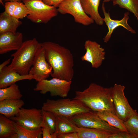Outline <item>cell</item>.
I'll use <instances>...</instances> for the list:
<instances>
[{
  "instance_id": "31",
  "label": "cell",
  "mask_w": 138,
  "mask_h": 138,
  "mask_svg": "<svg viewBox=\"0 0 138 138\" xmlns=\"http://www.w3.org/2000/svg\"><path fill=\"white\" fill-rule=\"evenodd\" d=\"M57 138H79L77 132H68L58 134Z\"/></svg>"
},
{
  "instance_id": "30",
  "label": "cell",
  "mask_w": 138,
  "mask_h": 138,
  "mask_svg": "<svg viewBox=\"0 0 138 138\" xmlns=\"http://www.w3.org/2000/svg\"><path fill=\"white\" fill-rule=\"evenodd\" d=\"M43 138H57V134L55 133L52 134L48 129L41 127Z\"/></svg>"
},
{
  "instance_id": "35",
  "label": "cell",
  "mask_w": 138,
  "mask_h": 138,
  "mask_svg": "<svg viewBox=\"0 0 138 138\" xmlns=\"http://www.w3.org/2000/svg\"><path fill=\"white\" fill-rule=\"evenodd\" d=\"M0 3L3 5L4 6V3L3 2V0H0Z\"/></svg>"
},
{
  "instance_id": "20",
  "label": "cell",
  "mask_w": 138,
  "mask_h": 138,
  "mask_svg": "<svg viewBox=\"0 0 138 138\" xmlns=\"http://www.w3.org/2000/svg\"><path fill=\"white\" fill-rule=\"evenodd\" d=\"M101 119L121 131L127 132L124 121L115 113L108 110L96 112Z\"/></svg>"
},
{
  "instance_id": "16",
  "label": "cell",
  "mask_w": 138,
  "mask_h": 138,
  "mask_svg": "<svg viewBox=\"0 0 138 138\" xmlns=\"http://www.w3.org/2000/svg\"><path fill=\"white\" fill-rule=\"evenodd\" d=\"M100 1V0H80V2L85 13L89 15L97 25L101 26L103 24L104 21L98 12Z\"/></svg>"
},
{
  "instance_id": "28",
  "label": "cell",
  "mask_w": 138,
  "mask_h": 138,
  "mask_svg": "<svg viewBox=\"0 0 138 138\" xmlns=\"http://www.w3.org/2000/svg\"><path fill=\"white\" fill-rule=\"evenodd\" d=\"M29 14L28 9L25 4L18 2L13 9L12 16L19 19L27 17Z\"/></svg>"
},
{
  "instance_id": "1",
  "label": "cell",
  "mask_w": 138,
  "mask_h": 138,
  "mask_svg": "<svg viewBox=\"0 0 138 138\" xmlns=\"http://www.w3.org/2000/svg\"><path fill=\"white\" fill-rule=\"evenodd\" d=\"M42 44L47 60L52 68L50 75L53 78L72 81L74 75V60L70 50L51 41L43 42Z\"/></svg>"
},
{
  "instance_id": "33",
  "label": "cell",
  "mask_w": 138,
  "mask_h": 138,
  "mask_svg": "<svg viewBox=\"0 0 138 138\" xmlns=\"http://www.w3.org/2000/svg\"><path fill=\"white\" fill-rule=\"evenodd\" d=\"M11 60L10 58H9L4 61L0 65V72L5 67L7 66V65L10 63Z\"/></svg>"
},
{
  "instance_id": "34",
  "label": "cell",
  "mask_w": 138,
  "mask_h": 138,
  "mask_svg": "<svg viewBox=\"0 0 138 138\" xmlns=\"http://www.w3.org/2000/svg\"><path fill=\"white\" fill-rule=\"evenodd\" d=\"M22 0H4V2H14L17 1L19 2H21Z\"/></svg>"
},
{
  "instance_id": "6",
  "label": "cell",
  "mask_w": 138,
  "mask_h": 138,
  "mask_svg": "<svg viewBox=\"0 0 138 138\" xmlns=\"http://www.w3.org/2000/svg\"><path fill=\"white\" fill-rule=\"evenodd\" d=\"M68 118L78 127L100 129L112 134L120 131L101 119L96 112L91 110L79 113Z\"/></svg>"
},
{
  "instance_id": "23",
  "label": "cell",
  "mask_w": 138,
  "mask_h": 138,
  "mask_svg": "<svg viewBox=\"0 0 138 138\" xmlns=\"http://www.w3.org/2000/svg\"><path fill=\"white\" fill-rule=\"evenodd\" d=\"M15 132L13 121L4 115L0 114V138H10Z\"/></svg>"
},
{
  "instance_id": "24",
  "label": "cell",
  "mask_w": 138,
  "mask_h": 138,
  "mask_svg": "<svg viewBox=\"0 0 138 138\" xmlns=\"http://www.w3.org/2000/svg\"><path fill=\"white\" fill-rule=\"evenodd\" d=\"M22 97L19 86L15 83L7 87L0 89V101L6 99H20Z\"/></svg>"
},
{
  "instance_id": "21",
  "label": "cell",
  "mask_w": 138,
  "mask_h": 138,
  "mask_svg": "<svg viewBox=\"0 0 138 138\" xmlns=\"http://www.w3.org/2000/svg\"><path fill=\"white\" fill-rule=\"evenodd\" d=\"M14 122V121H13ZM15 132L10 138H41V128L31 130L25 128L14 122Z\"/></svg>"
},
{
  "instance_id": "15",
  "label": "cell",
  "mask_w": 138,
  "mask_h": 138,
  "mask_svg": "<svg viewBox=\"0 0 138 138\" xmlns=\"http://www.w3.org/2000/svg\"><path fill=\"white\" fill-rule=\"evenodd\" d=\"M33 79L32 75L29 74L26 75H21L10 69L7 66L0 72V89L7 87L20 80Z\"/></svg>"
},
{
  "instance_id": "26",
  "label": "cell",
  "mask_w": 138,
  "mask_h": 138,
  "mask_svg": "<svg viewBox=\"0 0 138 138\" xmlns=\"http://www.w3.org/2000/svg\"><path fill=\"white\" fill-rule=\"evenodd\" d=\"M113 5H118L132 13L138 21V0H112Z\"/></svg>"
},
{
  "instance_id": "14",
  "label": "cell",
  "mask_w": 138,
  "mask_h": 138,
  "mask_svg": "<svg viewBox=\"0 0 138 138\" xmlns=\"http://www.w3.org/2000/svg\"><path fill=\"white\" fill-rule=\"evenodd\" d=\"M102 8L104 18H103L108 28V32L103 38L105 42L107 43L109 40L114 30L118 27L121 26L132 33H135V31L128 24V20L129 18V13L126 12L124 14L123 18L121 20H113L111 18L110 14L107 13L104 6V2L102 3Z\"/></svg>"
},
{
  "instance_id": "10",
  "label": "cell",
  "mask_w": 138,
  "mask_h": 138,
  "mask_svg": "<svg viewBox=\"0 0 138 138\" xmlns=\"http://www.w3.org/2000/svg\"><path fill=\"white\" fill-rule=\"evenodd\" d=\"M57 8L58 13L71 15L75 22L84 26L89 25L94 22L84 11L80 0H65Z\"/></svg>"
},
{
  "instance_id": "17",
  "label": "cell",
  "mask_w": 138,
  "mask_h": 138,
  "mask_svg": "<svg viewBox=\"0 0 138 138\" xmlns=\"http://www.w3.org/2000/svg\"><path fill=\"white\" fill-rule=\"evenodd\" d=\"M24 104V101L21 99L0 101V113L10 118L15 116Z\"/></svg>"
},
{
  "instance_id": "32",
  "label": "cell",
  "mask_w": 138,
  "mask_h": 138,
  "mask_svg": "<svg viewBox=\"0 0 138 138\" xmlns=\"http://www.w3.org/2000/svg\"><path fill=\"white\" fill-rule=\"evenodd\" d=\"M46 4L57 8L58 6L65 0H42Z\"/></svg>"
},
{
  "instance_id": "9",
  "label": "cell",
  "mask_w": 138,
  "mask_h": 138,
  "mask_svg": "<svg viewBox=\"0 0 138 138\" xmlns=\"http://www.w3.org/2000/svg\"><path fill=\"white\" fill-rule=\"evenodd\" d=\"M10 119L27 129L31 130L38 129L41 128L42 110L35 108L26 109L22 107L15 116Z\"/></svg>"
},
{
  "instance_id": "2",
  "label": "cell",
  "mask_w": 138,
  "mask_h": 138,
  "mask_svg": "<svg viewBox=\"0 0 138 138\" xmlns=\"http://www.w3.org/2000/svg\"><path fill=\"white\" fill-rule=\"evenodd\" d=\"M112 87L105 88L90 83L83 91L75 92L73 99L79 100L91 110L95 112L108 110L116 114L112 97Z\"/></svg>"
},
{
  "instance_id": "11",
  "label": "cell",
  "mask_w": 138,
  "mask_h": 138,
  "mask_svg": "<svg viewBox=\"0 0 138 138\" xmlns=\"http://www.w3.org/2000/svg\"><path fill=\"white\" fill-rule=\"evenodd\" d=\"M52 72V68L47 61L44 49L42 43L36 54L29 74L38 82L48 78Z\"/></svg>"
},
{
  "instance_id": "5",
  "label": "cell",
  "mask_w": 138,
  "mask_h": 138,
  "mask_svg": "<svg viewBox=\"0 0 138 138\" xmlns=\"http://www.w3.org/2000/svg\"><path fill=\"white\" fill-rule=\"evenodd\" d=\"M27 8L29 14L27 18L36 23L47 24L56 16L57 8L49 6L42 0H22Z\"/></svg>"
},
{
  "instance_id": "13",
  "label": "cell",
  "mask_w": 138,
  "mask_h": 138,
  "mask_svg": "<svg viewBox=\"0 0 138 138\" xmlns=\"http://www.w3.org/2000/svg\"><path fill=\"white\" fill-rule=\"evenodd\" d=\"M23 42L21 32H8L0 34V54L17 50Z\"/></svg>"
},
{
  "instance_id": "7",
  "label": "cell",
  "mask_w": 138,
  "mask_h": 138,
  "mask_svg": "<svg viewBox=\"0 0 138 138\" xmlns=\"http://www.w3.org/2000/svg\"><path fill=\"white\" fill-rule=\"evenodd\" d=\"M72 81H68L56 78L47 79L38 82L33 90L39 91L42 94L50 93L51 96L66 97L71 88Z\"/></svg>"
},
{
  "instance_id": "4",
  "label": "cell",
  "mask_w": 138,
  "mask_h": 138,
  "mask_svg": "<svg viewBox=\"0 0 138 138\" xmlns=\"http://www.w3.org/2000/svg\"><path fill=\"white\" fill-rule=\"evenodd\" d=\"M41 109L68 117L91 110L80 100L69 98L47 99L43 103Z\"/></svg>"
},
{
  "instance_id": "25",
  "label": "cell",
  "mask_w": 138,
  "mask_h": 138,
  "mask_svg": "<svg viewBox=\"0 0 138 138\" xmlns=\"http://www.w3.org/2000/svg\"><path fill=\"white\" fill-rule=\"evenodd\" d=\"M41 110L42 121L41 127L48 129L51 133L53 134L56 130V119L55 114L50 111Z\"/></svg>"
},
{
  "instance_id": "29",
  "label": "cell",
  "mask_w": 138,
  "mask_h": 138,
  "mask_svg": "<svg viewBox=\"0 0 138 138\" xmlns=\"http://www.w3.org/2000/svg\"><path fill=\"white\" fill-rule=\"evenodd\" d=\"M109 138H131L127 132L120 131L116 133L112 134Z\"/></svg>"
},
{
  "instance_id": "19",
  "label": "cell",
  "mask_w": 138,
  "mask_h": 138,
  "mask_svg": "<svg viewBox=\"0 0 138 138\" xmlns=\"http://www.w3.org/2000/svg\"><path fill=\"white\" fill-rule=\"evenodd\" d=\"M55 114L56 119L55 133L56 134L57 136L61 134L77 132L78 127L72 122L68 117Z\"/></svg>"
},
{
  "instance_id": "18",
  "label": "cell",
  "mask_w": 138,
  "mask_h": 138,
  "mask_svg": "<svg viewBox=\"0 0 138 138\" xmlns=\"http://www.w3.org/2000/svg\"><path fill=\"white\" fill-rule=\"evenodd\" d=\"M22 24V22L19 19L9 15L4 11L0 15V34L16 32Z\"/></svg>"
},
{
  "instance_id": "27",
  "label": "cell",
  "mask_w": 138,
  "mask_h": 138,
  "mask_svg": "<svg viewBox=\"0 0 138 138\" xmlns=\"http://www.w3.org/2000/svg\"><path fill=\"white\" fill-rule=\"evenodd\" d=\"M124 122L127 131L131 138H138V113L137 112Z\"/></svg>"
},
{
  "instance_id": "12",
  "label": "cell",
  "mask_w": 138,
  "mask_h": 138,
  "mask_svg": "<svg viewBox=\"0 0 138 138\" xmlns=\"http://www.w3.org/2000/svg\"><path fill=\"white\" fill-rule=\"evenodd\" d=\"M84 47L86 52L81 57V60L90 63L93 68L100 67L105 59L104 49L96 42L90 40L85 41Z\"/></svg>"
},
{
  "instance_id": "3",
  "label": "cell",
  "mask_w": 138,
  "mask_h": 138,
  "mask_svg": "<svg viewBox=\"0 0 138 138\" xmlns=\"http://www.w3.org/2000/svg\"><path fill=\"white\" fill-rule=\"evenodd\" d=\"M41 44L35 38L23 42L19 48L12 54L13 58L8 67L21 75L28 74Z\"/></svg>"
},
{
  "instance_id": "22",
  "label": "cell",
  "mask_w": 138,
  "mask_h": 138,
  "mask_svg": "<svg viewBox=\"0 0 138 138\" xmlns=\"http://www.w3.org/2000/svg\"><path fill=\"white\" fill-rule=\"evenodd\" d=\"M77 132L79 138H109L112 134L102 129L78 127Z\"/></svg>"
},
{
  "instance_id": "8",
  "label": "cell",
  "mask_w": 138,
  "mask_h": 138,
  "mask_svg": "<svg viewBox=\"0 0 138 138\" xmlns=\"http://www.w3.org/2000/svg\"><path fill=\"white\" fill-rule=\"evenodd\" d=\"M124 86L115 84L112 87V97L116 114L124 122L137 112L130 105L125 97Z\"/></svg>"
}]
</instances>
